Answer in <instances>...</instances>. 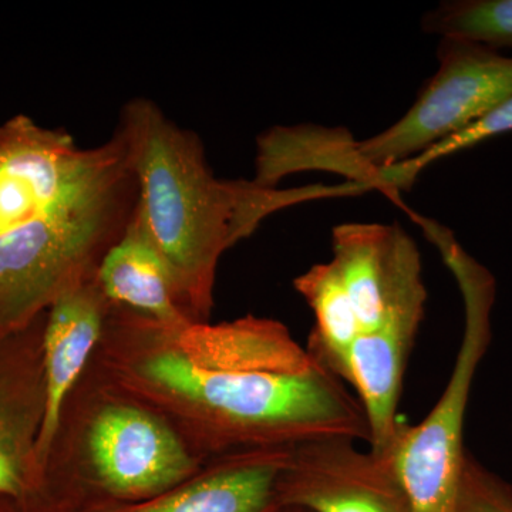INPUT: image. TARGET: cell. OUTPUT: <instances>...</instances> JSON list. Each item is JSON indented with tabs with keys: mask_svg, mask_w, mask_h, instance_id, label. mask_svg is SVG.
Segmentation results:
<instances>
[{
	"mask_svg": "<svg viewBox=\"0 0 512 512\" xmlns=\"http://www.w3.org/2000/svg\"><path fill=\"white\" fill-rule=\"evenodd\" d=\"M117 131L137 175L138 208L148 231L173 272L181 301L201 318L211 311L221 255L251 237L265 218L301 202L362 192L355 183L278 190L221 180L200 137L143 97L123 107Z\"/></svg>",
	"mask_w": 512,
	"mask_h": 512,
	"instance_id": "obj_1",
	"label": "cell"
},
{
	"mask_svg": "<svg viewBox=\"0 0 512 512\" xmlns=\"http://www.w3.org/2000/svg\"><path fill=\"white\" fill-rule=\"evenodd\" d=\"M143 375L197 404L224 436L292 448L343 437L370 443L365 410L325 367L303 375L207 372L175 350L151 357Z\"/></svg>",
	"mask_w": 512,
	"mask_h": 512,
	"instance_id": "obj_2",
	"label": "cell"
},
{
	"mask_svg": "<svg viewBox=\"0 0 512 512\" xmlns=\"http://www.w3.org/2000/svg\"><path fill=\"white\" fill-rule=\"evenodd\" d=\"M419 221L460 286L466 323L453 372L440 399L420 424L400 426L386 456L414 512H453L467 454L463 433L471 387L493 339L495 281L450 232L436 222Z\"/></svg>",
	"mask_w": 512,
	"mask_h": 512,
	"instance_id": "obj_3",
	"label": "cell"
},
{
	"mask_svg": "<svg viewBox=\"0 0 512 512\" xmlns=\"http://www.w3.org/2000/svg\"><path fill=\"white\" fill-rule=\"evenodd\" d=\"M138 198L133 171L0 238V333L28 328L60 293L97 272Z\"/></svg>",
	"mask_w": 512,
	"mask_h": 512,
	"instance_id": "obj_4",
	"label": "cell"
},
{
	"mask_svg": "<svg viewBox=\"0 0 512 512\" xmlns=\"http://www.w3.org/2000/svg\"><path fill=\"white\" fill-rule=\"evenodd\" d=\"M439 69L421 87L402 119L365 141L345 130L330 138L328 170L375 188L377 173L412 160L512 96V56L473 40L443 37Z\"/></svg>",
	"mask_w": 512,
	"mask_h": 512,
	"instance_id": "obj_5",
	"label": "cell"
},
{
	"mask_svg": "<svg viewBox=\"0 0 512 512\" xmlns=\"http://www.w3.org/2000/svg\"><path fill=\"white\" fill-rule=\"evenodd\" d=\"M133 171L119 131L83 148L62 128L18 114L0 123V238Z\"/></svg>",
	"mask_w": 512,
	"mask_h": 512,
	"instance_id": "obj_6",
	"label": "cell"
},
{
	"mask_svg": "<svg viewBox=\"0 0 512 512\" xmlns=\"http://www.w3.org/2000/svg\"><path fill=\"white\" fill-rule=\"evenodd\" d=\"M329 437L289 448L282 503L311 512H414L387 456Z\"/></svg>",
	"mask_w": 512,
	"mask_h": 512,
	"instance_id": "obj_7",
	"label": "cell"
},
{
	"mask_svg": "<svg viewBox=\"0 0 512 512\" xmlns=\"http://www.w3.org/2000/svg\"><path fill=\"white\" fill-rule=\"evenodd\" d=\"M332 251L360 333L372 332L396 313L426 308L419 248L400 225H338Z\"/></svg>",
	"mask_w": 512,
	"mask_h": 512,
	"instance_id": "obj_8",
	"label": "cell"
},
{
	"mask_svg": "<svg viewBox=\"0 0 512 512\" xmlns=\"http://www.w3.org/2000/svg\"><path fill=\"white\" fill-rule=\"evenodd\" d=\"M89 448L106 487L130 497L160 493L192 468L173 431L133 407H110L100 413L90 429Z\"/></svg>",
	"mask_w": 512,
	"mask_h": 512,
	"instance_id": "obj_9",
	"label": "cell"
},
{
	"mask_svg": "<svg viewBox=\"0 0 512 512\" xmlns=\"http://www.w3.org/2000/svg\"><path fill=\"white\" fill-rule=\"evenodd\" d=\"M45 316V315H43ZM28 328L0 333V497H28L39 476L35 447L45 410L42 336Z\"/></svg>",
	"mask_w": 512,
	"mask_h": 512,
	"instance_id": "obj_10",
	"label": "cell"
},
{
	"mask_svg": "<svg viewBox=\"0 0 512 512\" xmlns=\"http://www.w3.org/2000/svg\"><path fill=\"white\" fill-rule=\"evenodd\" d=\"M104 299L94 276L60 293L47 309L42 336L45 410L35 447L39 478L53 453L64 402L100 338Z\"/></svg>",
	"mask_w": 512,
	"mask_h": 512,
	"instance_id": "obj_11",
	"label": "cell"
},
{
	"mask_svg": "<svg viewBox=\"0 0 512 512\" xmlns=\"http://www.w3.org/2000/svg\"><path fill=\"white\" fill-rule=\"evenodd\" d=\"M170 335L175 352L207 372L303 375L322 367L274 319L249 315L220 325L188 323Z\"/></svg>",
	"mask_w": 512,
	"mask_h": 512,
	"instance_id": "obj_12",
	"label": "cell"
},
{
	"mask_svg": "<svg viewBox=\"0 0 512 512\" xmlns=\"http://www.w3.org/2000/svg\"><path fill=\"white\" fill-rule=\"evenodd\" d=\"M97 282L107 301L126 305L156 320L165 330L191 323L170 266L148 231L140 208L116 244L101 258Z\"/></svg>",
	"mask_w": 512,
	"mask_h": 512,
	"instance_id": "obj_13",
	"label": "cell"
},
{
	"mask_svg": "<svg viewBox=\"0 0 512 512\" xmlns=\"http://www.w3.org/2000/svg\"><path fill=\"white\" fill-rule=\"evenodd\" d=\"M289 448L239 457L210 476L136 512H266Z\"/></svg>",
	"mask_w": 512,
	"mask_h": 512,
	"instance_id": "obj_14",
	"label": "cell"
},
{
	"mask_svg": "<svg viewBox=\"0 0 512 512\" xmlns=\"http://www.w3.org/2000/svg\"><path fill=\"white\" fill-rule=\"evenodd\" d=\"M293 286L315 313L309 355L346 382L350 346L362 330L338 269L332 261L313 265L295 278Z\"/></svg>",
	"mask_w": 512,
	"mask_h": 512,
	"instance_id": "obj_15",
	"label": "cell"
},
{
	"mask_svg": "<svg viewBox=\"0 0 512 512\" xmlns=\"http://www.w3.org/2000/svg\"><path fill=\"white\" fill-rule=\"evenodd\" d=\"M430 35L473 40L493 49L512 47V0H450L421 18Z\"/></svg>",
	"mask_w": 512,
	"mask_h": 512,
	"instance_id": "obj_16",
	"label": "cell"
},
{
	"mask_svg": "<svg viewBox=\"0 0 512 512\" xmlns=\"http://www.w3.org/2000/svg\"><path fill=\"white\" fill-rule=\"evenodd\" d=\"M508 133H512V96L481 119L474 121L473 124L453 136L444 138L433 147L427 148L412 160L379 171L376 175L377 188L389 192L410 187L424 168L436 163L441 158L453 156V154L485 143L491 138Z\"/></svg>",
	"mask_w": 512,
	"mask_h": 512,
	"instance_id": "obj_17",
	"label": "cell"
},
{
	"mask_svg": "<svg viewBox=\"0 0 512 512\" xmlns=\"http://www.w3.org/2000/svg\"><path fill=\"white\" fill-rule=\"evenodd\" d=\"M453 512H512V487L467 453Z\"/></svg>",
	"mask_w": 512,
	"mask_h": 512,
	"instance_id": "obj_18",
	"label": "cell"
},
{
	"mask_svg": "<svg viewBox=\"0 0 512 512\" xmlns=\"http://www.w3.org/2000/svg\"><path fill=\"white\" fill-rule=\"evenodd\" d=\"M19 498L16 497H0V512H19L16 510L18 507Z\"/></svg>",
	"mask_w": 512,
	"mask_h": 512,
	"instance_id": "obj_19",
	"label": "cell"
}]
</instances>
